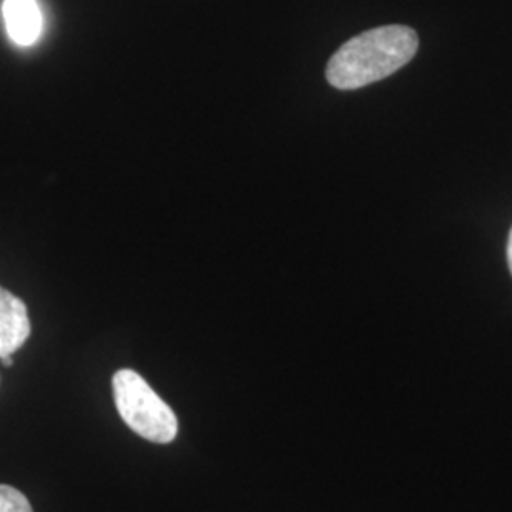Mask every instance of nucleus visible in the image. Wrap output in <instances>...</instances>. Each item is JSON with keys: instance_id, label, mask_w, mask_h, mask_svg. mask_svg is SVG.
I'll use <instances>...</instances> for the list:
<instances>
[{"instance_id": "nucleus-2", "label": "nucleus", "mask_w": 512, "mask_h": 512, "mask_svg": "<svg viewBox=\"0 0 512 512\" xmlns=\"http://www.w3.org/2000/svg\"><path fill=\"white\" fill-rule=\"evenodd\" d=\"M116 410L129 429L150 442L169 444L179 433L175 412L135 370H118L112 378Z\"/></svg>"}, {"instance_id": "nucleus-6", "label": "nucleus", "mask_w": 512, "mask_h": 512, "mask_svg": "<svg viewBox=\"0 0 512 512\" xmlns=\"http://www.w3.org/2000/svg\"><path fill=\"white\" fill-rule=\"evenodd\" d=\"M507 260H509V268H511L512 274V230L511 236H509V245H507Z\"/></svg>"}, {"instance_id": "nucleus-3", "label": "nucleus", "mask_w": 512, "mask_h": 512, "mask_svg": "<svg viewBox=\"0 0 512 512\" xmlns=\"http://www.w3.org/2000/svg\"><path fill=\"white\" fill-rule=\"evenodd\" d=\"M31 336V319L25 302L0 287V359L12 357Z\"/></svg>"}, {"instance_id": "nucleus-5", "label": "nucleus", "mask_w": 512, "mask_h": 512, "mask_svg": "<svg viewBox=\"0 0 512 512\" xmlns=\"http://www.w3.org/2000/svg\"><path fill=\"white\" fill-rule=\"evenodd\" d=\"M0 512H33V507L14 486L0 484Z\"/></svg>"}, {"instance_id": "nucleus-7", "label": "nucleus", "mask_w": 512, "mask_h": 512, "mask_svg": "<svg viewBox=\"0 0 512 512\" xmlns=\"http://www.w3.org/2000/svg\"><path fill=\"white\" fill-rule=\"evenodd\" d=\"M2 365L12 366V357H4V359H2Z\"/></svg>"}, {"instance_id": "nucleus-1", "label": "nucleus", "mask_w": 512, "mask_h": 512, "mask_svg": "<svg viewBox=\"0 0 512 512\" xmlns=\"http://www.w3.org/2000/svg\"><path fill=\"white\" fill-rule=\"evenodd\" d=\"M420 40L414 29L385 25L348 40L330 57L327 80L338 90H359L397 73L416 52Z\"/></svg>"}, {"instance_id": "nucleus-4", "label": "nucleus", "mask_w": 512, "mask_h": 512, "mask_svg": "<svg viewBox=\"0 0 512 512\" xmlns=\"http://www.w3.org/2000/svg\"><path fill=\"white\" fill-rule=\"evenodd\" d=\"M6 31L18 46H31L42 33V12L37 0H4Z\"/></svg>"}]
</instances>
